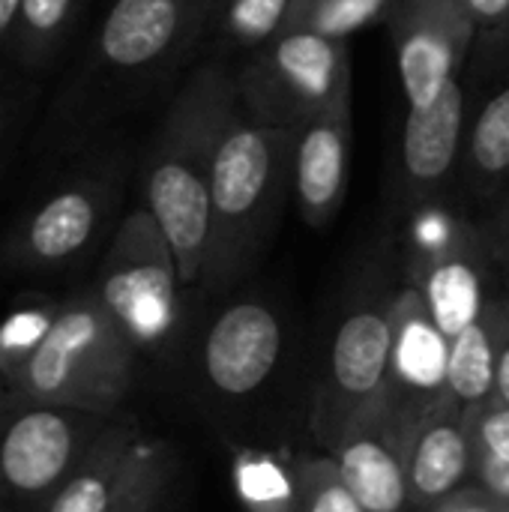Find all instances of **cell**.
I'll use <instances>...</instances> for the list:
<instances>
[{
	"mask_svg": "<svg viewBox=\"0 0 509 512\" xmlns=\"http://www.w3.org/2000/svg\"><path fill=\"white\" fill-rule=\"evenodd\" d=\"M0 168H3V156H0Z\"/></svg>",
	"mask_w": 509,
	"mask_h": 512,
	"instance_id": "8d00e7d4",
	"label": "cell"
},
{
	"mask_svg": "<svg viewBox=\"0 0 509 512\" xmlns=\"http://www.w3.org/2000/svg\"><path fill=\"white\" fill-rule=\"evenodd\" d=\"M474 450L477 459L509 465V405L486 402L474 411Z\"/></svg>",
	"mask_w": 509,
	"mask_h": 512,
	"instance_id": "83f0119b",
	"label": "cell"
},
{
	"mask_svg": "<svg viewBox=\"0 0 509 512\" xmlns=\"http://www.w3.org/2000/svg\"><path fill=\"white\" fill-rule=\"evenodd\" d=\"M471 483L480 486V489H486L489 495L501 498L504 504H509V465L477 459L474 462V480Z\"/></svg>",
	"mask_w": 509,
	"mask_h": 512,
	"instance_id": "1f68e13d",
	"label": "cell"
},
{
	"mask_svg": "<svg viewBox=\"0 0 509 512\" xmlns=\"http://www.w3.org/2000/svg\"><path fill=\"white\" fill-rule=\"evenodd\" d=\"M213 0H111L69 102L126 93L180 63L207 36Z\"/></svg>",
	"mask_w": 509,
	"mask_h": 512,
	"instance_id": "277c9868",
	"label": "cell"
},
{
	"mask_svg": "<svg viewBox=\"0 0 509 512\" xmlns=\"http://www.w3.org/2000/svg\"><path fill=\"white\" fill-rule=\"evenodd\" d=\"M474 411L459 402L438 408L411 438L405 465L411 512H423L456 495L474 480Z\"/></svg>",
	"mask_w": 509,
	"mask_h": 512,
	"instance_id": "e0dca14e",
	"label": "cell"
},
{
	"mask_svg": "<svg viewBox=\"0 0 509 512\" xmlns=\"http://www.w3.org/2000/svg\"><path fill=\"white\" fill-rule=\"evenodd\" d=\"M423 512H509V504H504L501 498H495L486 489L471 483V486L459 489L456 495L438 501L435 507H429V510Z\"/></svg>",
	"mask_w": 509,
	"mask_h": 512,
	"instance_id": "f546056e",
	"label": "cell"
},
{
	"mask_svg": "<svg viewBox=\"0 0 509 512\" xmlns=\"http://www.w3.org/2000/svg\"><path fill=\"white\" fill-rule=\"evenodd\" d=\"M171 474H174L171 447L159 438H144L138 465H135L126 489L120 492V498L108 512H159L162 498L168 492V483H171Z\"/></svg>",
	"mask_w": 509,
	"mask_h": 512,
	"instance_id": "484cf974",
	"label": "cell"
},
{
	"mask_svg": "<svg viewBox=\"0 0 509 512\" xmlns=\"http://www.w3.org/2000/svg\"><path fill=\"white\" fill-rule=\"evenodd\" d=\"M387 30L408 111L432 105L462 78L480 33L456 0H396Z\"/></svg>",
	"mask_w": 509,
	"mask_h": 512,
	"instance_id": "4fadbf2b",
	"label": "cell"
},
{
	"mask_svg": "<svg viewBox=\"0 0 509 512\" xmlns=\"http://www.w3.org/2000/svg\"><path fill=\"white\" fill-rule=\"evenodd\" d=\"M180 273L168 240L147 207L114 231L93 282L96 297L138 351H159L180 321Z\"/></svg>",
	"mask_w": 509,
	"mask_h": 512,
	"instance_id": "8992f818",
	"label": "cell"
},
{
	"mask_svg": "<svg viewBox=\"0 0 509 512\" xmlns=\"http://www.w3.org/2000/svg\"><path fill=\"white\" fill-rule=\"evenodd\" d=\"M81 6L84 0H18L6 45L12 60L27 72L51 63L78 24Z\"/></svg>",
	"mask_w": 509,
	"mask_h": 512,
	"instance_id": "44dd1931",
	"label": "cell"
},
{
	"mask_svg": "<svg viewBox=\"0 0 509 512\" xmlns=\"http://www.w3.org/2000/svg\"><path fill=\"white\" fill-rule=\"evenodd\" d=\"M144 432L132 417H111L78 471L39 507V512H108L126 489L141 447Z\"/></svg>",
	"mask_w": 509,
	"mask_h": 512,
	"instance_id": "d6986e66",
	"label": "cell"
},
{
	"mask_svg": "<svg viewBox=\"0 0 509 512\" xmlns=\"http://www.w3.org/2000/svg\"><path fill=\"white\" fill-rule=\"evenodd\" d=\"M498 276H504V267L471 213H462L450 234L435 246L411 252L408 264V282L420 291L426 309L450 342L501 291Z\"/></svg>",
	"mask_w": 509,
	"mask_h": 512,
	"instance_id": "7c38bea8",
	"label": "cell"
},
{
	"mask_svg": "<svg viewBox=\"0 0 509 512\" xmlns=\"http://www.w3.org/2000/svg\"><path fill=\"white\" fill-rule=\"evenodd\" d=\"M120 201V168L93 162L54 183L3 240V261L27 276H51L78 264L102 240Z\"/></svg>",
	"mask_w": 509,
	"mask_h": 512,
	"instance_id": "52a82bcc",
	"label": "cell"
},
{
	"mask_svg": "<svg viewBox=\"0 0 509 512\" xmlns=\"http://www.w3.org/2000/svg\"><path fill=\"white\" fill-rule=\"evenodd\" d=\"M57 309H60V303L30 306L24 312L9 315L0 324V372L9 369L12 363H18L21 357H27L39 345V339L48 333Z\"/></svg>",
	"mask_w": 509,
	"mask_h": 512,
	"instance_id": "4316f807",
	"label": "cell"
},
{
	"mask_svg": "<svg viewBox=\"0 0 509 512\" xmlns=\"http://www.w3.org/2000/svg\"><path fill=\"white\" fill-rule=\"evenodd\" d=\"M504 276H507V282H509V261L504 264Z\"/></svg>",
	"mask_w": 509,
	"mask_h": 512,
	"instance_id": "d590c367",
	"label": "cell"
},
{
	"mask_svg": "<svg viewBox=\"0 0 509 512\" xmlns=\"http://www.w3.org/2000/svg\"><path fill=\"white\" fill-rule=\"evenodd\" d=\"M285 351L279 315L261 300L228 303L207 327L201 342V375L213 393L246 399L276 372Z\"/></svg>",
	"mask_w": 509,
	"mask_h": 512,
	"instance_id": "9a60e30c",
	"label": "cell"
},
{
	"mask_svg": "<svg viewBox=\"0 0 509 512\" xmlns=\"http://www.w3.org/2000/svg\"><path fill=\"white\" fill-rule=\"evenodd\" d=\"M492 402L509 405V318L501 336V351H498V375H495V396Z\"/></svg>",
	"mask_w": 509,
	"mask_h": 512,
	"instance_id": "836d02e7",
	"label": "cell"
},
{
	"mask_svg": "<svg viewBox=\"0 0 509 512\" xmlns=\"http://www.w3.org/2000/svg\"><path fill=\"white\" fill-rule=\"evenodd\" d=\"M15 111H18V96L9 84L0 81V156L6 153V141H9L12 123H15Z\"/></svg>",
	"mask_w": 509,
	"mask_h": 512,
	"instance_id": "d6a6232c",
	"label": "cell"
},
{
	"mask_svg": "<svg viewBox=\"0 0 509 512\" xmlns=\"http://www.w3.org/2000/svg\"><path fill=\"white\" fill-rule=\"evenodd\" d=\"M509 318V282L450 342V402L480 408L495 396L498 351Z\"/></svg>",
	"mask_w": 509,
	"mask_h": 512,
	"instance_id": "ffe728a7",
	"label": "cell"
},
{
	"mask_svg": "<svg viewBox=\"0 0 509 512\" xmlns=\"http://www.w3.org/2000/svg\"><path fill=\"white\" fill-rule=\"evenodd\" d=\"M138 348L93 288L60 303L39 345L0 372V384L30 402L114 417L132 390Z\"/></svg>",
	"mask_w": 509,
	"mask_h": 512,
	"instance_id": "3957f363",
	"label": "cell"
},
{
	"mask_svg": "<svg viewBox=\"0 0 509 512\" xmlns=\"http://www.w3.org/2000/svg\"><path fill=\"white\" fill-rule=\"evenodd\" d=\"M15 9L18 0H0V54L9 45V33H12V21H15Z\"/></svg>",
	"mask_w": 509,
	"mask_h": 512,
	"instance_id": "e575fe53",
	"label": "cell"
},
{
	"mask_svg": "<svg viewBox=\"0 0 509 512\" xmlns=\"http://www.w3.org/2000/svg\"><path fill=\"white\" fill-rule=\"evenodd\" d=\"M237 102L234 69L201 63L171 99L144 159V207L171 246L183 288L204 279L213 156Z\"/></svg>",
	"mask_w": 509,
	"mask_h": 512,
	"instance_id": "6da1fadb",
	"label": "cell"
},
{
	"mask_svg": "<svg viewBox=\"0 0 509 512\" xmlns=\"http://www.w3.org/2000/svg\"><path fill=\"white\" fill-rule=\"evenodd\" d=\"M108 423L111 417L21 399L0 384V504L42 507Z\"/></svg>",
	"mask_w": 509,
	"mask_h": 512,
	"instance_id": "ba28073f",
	"label": "cell"
},
{
	"mask_svg": "<svg viewBox=\"0 0 509 512\" xmlns=\"http://www.w3.org/2000/svg\"><path fill=\"white\" fill-rule=\"evenodd\" d=\"M240 108L279 129H297L351 96V48L306 30H285L234 69Z\"/></svg>",
	"mask_w": 509,
	"mask_h": 512,
	"instance_id": "5b68a950",
	"label": "cell"
},
{
	"mask_svg": "<svg viewBox=\"0 0 509 512\" xmlns=\"http://www.w3.org/2000/svg\"><path fill=\"white\" fill-rule=\"evenodd\" d=\"M477 222H480V228H483V234H486V240H489L495 258H498L501 267H504L509 261V174L507 180H504V186H501V192H498L495 201L477 216Z\"/></svg>",
	"mask_w": 509,
	"mask_h": 512,
	"instance_id": "f1b7e54d",
	"label": "cell"
},
{
	"mask_svg": "<svg viewBox=\"0 0 509 512\" xmlns=\"http://www.w3.org/2000/svg\"><path fill=\"white\" fill-rule=\"evenodd\" d=\"M465 153L456 195L486 210L509 174V24L480 30L465 72Z\"/></svg>",
	"mask_w": 509,
	"mask_h": 512,
	"instance_id": "30bf717a",
	"label": "cell"
},
{
	"mask_svg": "<svg viewBox=\"0 0 509 512\" xmlns=\"http://www.w3.org/2000/svg\"><path fill=\"white\" fill-rule=\"evenodd\" d=\"M234 486L246 512H297L294 462L285 465L273 453H237Z\"/></svg>",
	"mask_w": 509,
	"mask_h": 512,
	"instance_id": "603a6c76",
	"label": "cell"
},
{
	"mask_svg": "<svg viewBox=\"0 0 509 512\" xmlns=\"http://www.w3.org/2000/svg\"><path fill=\"white\" fill-rule=\"evenodd\" d=\"M297 0H213L207 39L219 51H243L267 45L285 33Z\"/></svg>",
	"mask_w": 509,
	"mask_h": 512,
	"instance_id": "7402d4cb",
	"label": "cell"
},
{
	"mask_svg": "<svg viewBox=\"0 0 509 512\" xmlns=\"http://www.w3.org/2000/svg\"><path fill=\"white\" fill-rule=\"evenodd\" d=\"M294 174V129L255 120L237 102L210 177V252L201 285L228 288L261 252Z\"/></svg>",
	"mask_w": 509,
	"mask_h": 512,
	"instance_id": "7a4b0ae2",
	"label": "cell"
},
{
	"mask_svg": "<svg viewBox=\"0 0 509 512\" xmlns=\"http://www.w3.org/2000/svg\"><path fill=\"white\" fill-rule=\"evenodd\" d=\"M396 0H297L285 30H306L327 39H342L387 24Z\"/></svg>",
	"mask_w": 509,
	"mask_h": 512,
	"instance_id": "cb8c5ba5",
	"label": "cell"
},
{
	"mask_svg": "<svg viewBox=\"0 0 509 512\" xmlns=\"http://www.w3.org/2000/svg\"><path fill=\"white\" fill-rule=\"evenodd\" d=\"M330 459L366 512H411L405 453L378 423H354L330 447Z\"/></svg>",
	"mask_w": 509,
	"mask_h": 512,
	"instance_id": "ac0fdd59",
	"label": "cell"
},
{
	"mask_svg": "<svg viewBox=\"0 0 509 512\" xmlns=\"http://www.w3.org/2000/svg\"><path fill=\"white\" fill-rule=\"evenodd\" d=\"M465 153V87L450 84L432 105L405 114L396 195L411 213L456 195Z\"/></svg>",
	"mask_w": 509,
	"mask_h": 512,
	"instance_id": "5bb4252c",
	"label": "cell"
},
{
	"mask_svg": "<svg viewBox=\"0 0 509 512\" xmlns=\"http://www.w3.org/2000/svg\"><path fill=\"white\" fill-rule=\"evenodd\" d=\"M450 402V339L435 324L420 291L405 282L393 291V348L387 387L366 417L408 453L414 432Z\"/></svg>",
	"mask_w": 509,
	"mask_h": 512,
	"instance_id": "9c48e42d",
	"label": "cell"
},
{
	"mask_svg": "<svg viewBox=\"0 0 509 512\" xmlns=\"http://www.w3.org/2000/svg\"><path fill=\"white\" fill-rule=\"evenodd\" d=\"M390 348L393 294L357 300L333 336L327 381L315 408V429L327 447L378 408L387 387Z\"/></svg>",
	"mask_w": 509,
	"mask_h": 512,
	"instance_id": "8fae6325",
	"label": "cell"
},
{
	"mask_svg": "<svg viewBox=\"0 0 509 512\" xmlns=\"http://www.w3.org/2000/svg\"><path fill=\"white\" fill-rule=\"evenodd\" d=\"M351 141V96H342L339 102L294 129L291 192L309 228H327L345 204L351 174Z\"/></svg>",
	"mask_w": 509,
	"mask_h": 512,
	"instance_id": "2e32d148",
	"label": "cell"
},
{
	"mask_svg": "<svg viewBox=\"0 0 509 512\" xmlns=\"http://www.w3.org/2000/svg\"><path fill=\"white\" fill-rule=\"evenodd\" d=\"M477 30H498L509 24V0H456Z\"/></svg>",
	"mask_w": 509,
	"mask_h": 512,
	"instance_id": "4dcf8cb0",
	"label": "cell"
},
{
	"mask_svg": "<svg viewBox=\"0 0 509 512\" xmlns=\"http://www.w3.org/2000/svg\"><path fill=\"white\" fill-rule=\"evenodd\" d=\"M297 512H366L330 456H297Z\"/></svg>",
	"mask_w": 509,
	"mask_h": 512,
	"instance_id": "d4e9b609",
	"label": "cell"
}]
</instances>
